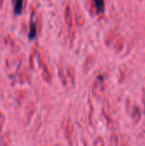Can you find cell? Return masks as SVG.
<instances>
[{"label": "cell", "mask_w": 145, "mask_h": 146, "mask_svg": "<svg viewBox=\"0 0 145 146\" xmlns=\"http://www.w3.org/2000/svg\"><path fill=\"white\" fill-rule=\"evenodd\" d=\"M36 33H37V27H36V25H35L34 22H31L29 33H28V37H29V38H31V39L34 38L35 36H36Z\"/></svg>", "instance_id": "obj_1"}, {"label": "cell", "mask_w": 145, "mask_h": 146, "mask_svg": "<svg viewBox=\"0 0 145 146\" xmlns=\"http://www.w3.org/2000/svg\"><path fill=\"white\" fill-rule=\"evenodd\" d=\"M94 4L96 6V8L97 9L98 11H102L104 9V6H105V3L103 1L101 0H95L94 1Z\"/></svg>", "instance_id": "obj_2"}, {"label": "cell", "mask_w": 145, "mask_h": 146, "mask_svg": "<svg viewBox=\"0 0 145 146\" xmlns=\"http://www.w3.org/2000/svg\"><path fill=\"white\" fill-rule=\"evenodd\" d=\"M22 5H23V1H16L15 3V7H14V11L15 13H20L22 9Z\"/></svg>", "instance_id": "obj_3"}]
</instances>
